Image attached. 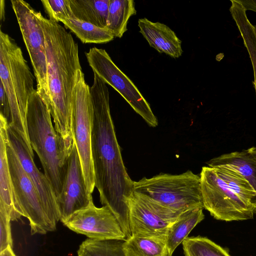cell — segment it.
<instances>
[{
	"mask_svg": "<svg viewBox=\"0 0 256 256\" xmlns=\"http://www.w3.org/2000/svg\"><path fill=\"white\" fill-rule=\"evenodd\" d=\"M10 216L5 212L0 211V252L8 246L12 247Z\"/></svg>",
	"mask_w": 256,
	"mask_h": 256,
	"instance_id": "cell-29",
	"label": "cell"
},
{
	"mask_svg": "<svg viewBox=\"0 0 256 256\" xmlns=\"http://www.w3.org/2000/svg\"><path fill=\"white\" fill-rule=\"evenodd\" d=\"M124 240H100L88 238L78 250V256H126L122 249Z\"/></svg>",
	"mask_w": 256,
	"mask_h": 256,
	"instance_id": "cell-25",
	"label": "cell"
},
{
	"mask_svg": "<svg viewBox=\"0 0 256 256\" xmlns=\"http://www.w3.org/2000/svg\"><path fill=\"white\" fill-rule=\"evenodd\" d=\"M255 214H256V210H255Z\"/></svg>",
	"mask_w": 256,
	"mask_h": 256,
	"instance_id": "cell-36",
	"label": "cell"
},
{
	"mask_svg": "<svg viewBox=\"0 0 256 256\" xmlns=\"http://www.w3.org/2000/svg\"><path fill=\"white\" fill-rule=\"evenodd\" d=\"M229 8L232 17L242 39L254 70L253 84L256 94V29L248 18L246 10L239 0H230Z\"/></svg>",
	"mask_w": 256,
	"mask_h": 256,
	"instance_id": "cell-19",
	"label": "cell"
},
{
	"mask_svg": "<svg viewBox=\"0 0 256 256\" xmlns=\"http://www.w3.org/2000/svg\"><path fill=\"white\" fill-rule=\"evenodd\" d=\"M0 20H4V1L0 0Z\"/></svg>",
	"mask_w": 256,
	"mask_h": 256,
	"instance_id": "cell-33",
	"label": "cell"
},
{
	"mask_svg": "<svg viewBox=\"0 0 256 256\" xmlns=\"http://www.w3.org/2000/svg\"><path fill=\"white\" fill-rule=\"evenodd\" d=\"M0 78L8 98L10 108V120L8 124L22 138L28 147L32 148L30 142L26 122L23 118L18 99L12 85L6 50L0 44Z\"/></svg>",
	"mask_w": 256,
	"mask_h": 256,
	"instance_id": "cell-18",
	"label": "cell"
},
{
	"mask_svg": "<svg viewBox=\"0 0 256 256\" xmlns=\"http://www.w3.org/2000/svg\"><path fill=\"white\" fill-rule=\"evenodd\" d=\"M182 244L185 256H230L225 249L206 237H188Z\"/></svg>",
	"mask_w": 256,
	"mask_h": 256,
	"instance_id": "cell-27",
	"label": "cell"
},
{
	"mask_svg": "<svg viewBox=\"0 0 256 256\" xmlns=\"http://www.w3.org/2000/svg\"><path fill=\"white\" fill-rule=\"evenodd\" d=\"M0 256H16L14 253L12 247L8 246L6 248L0 252Z\"/></svg>",
	"mask_w": 256,
	"mask_h": 256,
	"instance_id": "cell-32",
	"label": "cell"
},
{
	"mask_svg": "<svg viewBox=\"0 0 256 256\" xmlns=\"http://www.w3.org/2000/svg\"><path fill=\"white\" fill-rule=\"evenodd\" d=\"M56 200L62 223L76 212L94 205L92 195L87 190L75 144L68 160L62 190Z\"/></svg>",
	"mask_w": 256,
	"mask_h": 256,
	"instance_id": "cell-11",
	"label": "cell"
},
{
	"mask_svg": "<svg viewBox=\"0 0 256 256\" xmlns=\"http://www.w3.org/2000/svg\"><path fill=\"white\" fill-rule=\"evenodd\" d=\"M84 44H104L115 38L106 28H102L76 18H68L62 22Z\"/></svg>",
	"mask_w": 256,
	"mask_h": 256,
	"instance_id": "cell-24",
	"label": "cell"
},
{
	"mask_svg": "<svg viewBox=\"0 0 256 256\" xmlns=\"http://www.w3.org/2000/svg\"><path fill=\"white\" fill-rule=\"evenodd\" d=\"M37 16L45 38L48 106L56 130L72 147V96L78 72L82 70L78 45L71 34L58 22L44 18L40 12Z\"/></svg>",
	"mask_w": 256,
	"mask_h": 256,
	"instance_id": "cell-2",
	"label": "cell"
},
{
	"mask_svg": "<svg viewBox=\"0 0 256 256\" xmlns=\"http://www.w3.org/2000/svg\"><path fill=\"white\" fill-rule=\"evenodd\" d=\"M136 14L133 0H110L106 28L112 33L114 38H121L128 30L127 24L130 18Z\"/></svg>",
	"mask_w": 256,
	"mask_h": 256,
	"instance_id": "cell-23",
	"label": "cell"
},
{
	"mask_svg": "<svg viewBox=\"0 0 256 256\" xmlns=\"http://www.w3.org/2000/svg\"><path fill=\"white\" fill-rule=\"evenodd\" d=\"M138 26L149 45L160 53L172 58H178L183 50L182 41L168 26L160 22H152L144 18L138 20Z\"/></svg>",
	"mask_w": 256,
	"mask_h": 256,
	"instance_id": "cell-15",
	"label": "cell"
},
{
	"mask_svg": "<svg viewBox=\"0 0 256 256\" xmlns=\"http://www.w3.org/2000/svg\"><path fill=\"white\" fill-rule=\"evenodd\" d=\"M110 0H70V7L74 18L106 28Z\"/></svg>",
	"mask_w": 256,
	"mask_h": 256,
	"instance_id": "cell-22",
	"label": "cell"
},
{
	"mask_svg": "<svg viewBox=\"0 0 256 256\" xmlns=\"http://www.w3.org/2000/svg\"><path fill=\"white\" fill-rule=\"evenodd\" d=\"M63 224L90 238L126 240L117 218L106 206L94 205L72 214Z\"/></svg>",
	"mask_w": 256,
	"mask_h": 256,
	"instance_id": "cell-13",
	"label": "cell"
},
{
	"mask_svg": "<svg viewBox=\"0 0 256 256\" xmlns=\"http://www.w3.org/2000/svg\"><path fill=\"white\" fill-rule=\"evenodd\" d=\"M0 114L10 122V108L8 98L4 87L0 82Z\"/></svg>",
	"mask_w": 256,
	"mask_h": 256,
	"instance_id": "cell-30",
	"label": "cell"
},
{
	"mask_svg": "<svg viewBox=\"0 0 256 256\" xmlns=\"http://www.w3.org/2000/svg\"><path fill=\"white\" fill-rule=\"evenodd\" d=\"M85 54L94 74L116 90L150 126H158V120L150 104L133 82L114 62L105 50L93 47Z\"/></svg>",
	"mask_w": 256,
	"mask_h": 256,
	"instance_id": "cell-8",
	"label": "cell"
},
{
	"mask_svg": "<svg viewBox=\"0 0 256 256\" xmlns=\"http://www.w3.org/2000/svg\"><path fill=\"white\" fill-rule=\"evenodd\" d=\"M92 112L90 87L86 83L81 70L78 73L72 96V130L87 190L91 195L95 187L91 152Z\"/></svg>",
	"mask_w": 256,
	"mask_h": 256,
	"instance_id": "cell-5",
	"label": "cell"
},
{
	"mask_svg": "<svg viewBox=\"0 0 256 256\" xmlns=\"http://www.w3.org/2000/svg\"><path fill=\"white\" fill-rule=\"evenodd\" d=\"M52 117L48 106L35 89L30 96L26 112L28 138L56 198L62 190L73 146H69L58 133Z\"/></svg>",
	"mask_w": 256,
	"mask_h": 256,
	"instance_id": "cell-3",
	"label": "cell"
},
{
	"mask_svg": "<svg viewBox=\"0 0 256 256\" xmlns=\"http://www.w3.org/2000/svg\"><path fill=\"white\" fill-rule=\"evenodd\" d=\"M202 210L203 208H197L185 211L171 225L166 236L167 247L170 254H172L191 230L204 220Z\"/></svg>",
	"mask_w": 256,
	"mask_h": 256,
	"instance_id": "cell-21",
	"label": "cell"
},
{
	"mask_svg": "<svg viewBox=\"0 0 256 256\" xmlns=\"http://www.w3.org/2000/svg\"><path fill=\"white\" fill-rule=\"evenodd\" d=\"M230 189L244 200L256 206V192L243 176L225 168H214Z\"/></svg>",
	"mask_w": 256,
	"mask_h": 256,
	"instance_id": "cell-26",
	"label": "cell"
},
{
	"mask_svg": "<svg viewBox=\"0 0 256 256\" xmlns=\"http://www.w3.org/2000/svg\"><path fill=\"white\" fill-rule=\"evenodd\" d=\"M240 2L246 10L256 12V0H242Z\"/></svg>",
	"mask_w": 256,
	"mask_h": 256,
	"instance_id": "cell-31",
	"label": "cell"
},
{
	"mask_svg": "<svg viewBox=\"0 0 256 256\" xmlns=\"http://www.w3.org/2000/svg\"><path fill=\"white\" fill-rule=\"evenodd\" d=\"M166 256H172V254H170L169 252Z\"/></svg>",
	"mask_w": 256,
	"mask_h": 256,
	"instance_id": "cell-34",
	"label": "cell"
},
{
	"mask_svg": "<svg viewBox=\"0 0 256 256\" xmlns=\"http://www.w3.org/2000/svg\"><path fill=\"white\" fill-rule=\"evenodd\" d=\"M134 191L176 210L204 208L200 176L190 170L180 174H160L134 181Z\"/></svg>",
	"mask_w": 256,
	"mask_h": 256,
	"instance_id": "cell-4",
	"label": "cell"
},
{
	"mask_svg": "<svg viewBox=\"0 0 256 256\" xmlns=\"http://www.w3.org/2000/svg\"><path fill=\"white\" fill-rule=\"evenodd\" d=\"M41 2L51 20L58 22L66 18H74L70 0H42Z\"/></svg>",
	"mask_w": 256,
	"mask_h": 256,
	"instance_id": "cell-28",
	"label": "cell"
},
{
	"mask_svg": "<svg viewBox=\"0 0 256 256\" xmlns=\"http://www.w3.org/2000/svg\"><path fill=\"white\" fill-rule=\"evenodd\" d=\"M6 144L14 204L16 212L29 220L31 234H44L55 230L56 224L47 214L34 184L7 140Z\"/></svg>",
	"mask_w": 256,
	"mask_h": 256,
	"instance_id": "cell-6",
	"label": "cell"
},
{
	"mask_svg": "<svg viewBox=\"0 0 256 256\" xmlns=\"http://www.w3.org/2000/svg\"><path fill=\"white\" fill-rule=\"evenodd\" d=\"M5 134L7 142L34 184L47 214L56 224L60 217L56 197L46 175L39 170L34 164L33 150L28 146L21 136L10 126L8 122L5 124Z\"/></svg>",
	"mask_w": 256,
	"mask_h": 256,
	"instance_id": "cell-12",
	"label": "cell"
},
{
	"mask_svg": "<svg viewBox=\"0 0 256 256\" xmlns=\"http://www.w3.org/2000/svg\"><path fill=\"white\" fill-rule=\"evenodd\" d=\"M200 176L204 208L214 218L227 222L253 218L256 206L230 189L214 168L203 166Z\"/></svg>",
	"mask_w": 256,
	"mask_h": 256,
	"instance_id": "cell-7",
	"label": "cell"
},
{
	"mask_svg": "<svg viewBox=\"0 0 256 256\" xmlns=\"http://www.w3.org/2000/svg\"><path fill=\"white\" fill-rule=\"evenodd\" d=\"M254 27H255V28L256 29V25H254Z\"/></svg>",
	"mask_w": 256,
	"mask_h": 256,
	"instance_id": "cell-35",
	"label": "cell"
},
{
	"mask_svg": "<svg viewBox=\"0 0 256 256\" xmlns=\"http://www.w3.org/2000/svg\"><path fill=\"white\" fill-rule=\"evenodd\" d=\"M7 120L0 115V211L4 212L11 220H16L20 216L16 211L7 155L5 124Z\"/></svg>",
	"mask_w": 256,
	"mask_h": 256,
	"instance_id": "cell-17",
	"label": "cell"
},
{
	"mask_svg": "<svg viewBox=\"0 0 256 256\" xmlns=\"http://www.w3.org/2000/svg\"><path fill=\"white\" fill-rule=\"evenodd\" d=\"M0 44L6 50L11 80L16 94L22 116L26 121L28 100L35 90L34 88V77L24 58L21 48L14 39L1 29Z\"/></svg>",
	"mask_w": 256,
	"mask_h": 256,
	"instance_id": "cell-14",
	"label": "cell"
},
{
	"mask_svg": "<svg viewBox=\"0 0 256 256\" xmlns=\"http://www.w3.org/2000/svg\"><path fill=\"white\" fill-rule=\"evenodd\" d=\"M128 204L132 235L167 236L171 225L184 212L170 208L134 191L128 199Z\"/></svg>",
	"mask_w": 256,
	"mask_h": 256,
	"instance_id": "cell-10",
	"label": "cell"
},
{
	"mask_svg": "<svg viewBox=\"0 0 256 256\" xmlns=\"http://www.w3.org/2000/svg\"><path fill=\"white\" fill-rule=\"evenodd\" d=\"M90 92L93 105L91 152L95 187L102 206L117 218L126 239L132 236L128 201L134 181L124 165L110 107L106 84L94 74Z\"/></svg>",
	"mask_w": 256,
	"mask_h": 256,
	"instance_id": "cell-1",
	"label": "cell"
},
{
	"mask_svg": "<svg viewBox=\"0 0 256 256\" xmlns=\"http://www.w3.org/2000/svg\"><path fill=\"white\" fill-rule=\"evenodd\" d=\"M37 83L36 90L48 106V90L45 38L37 12L23 0H11Z\"/></svg>",
	"mask_w": 256,
	"mask_h": 256,
	"instance_id": "cell-9",
	"label": "cell"
},
{
	"mask_svg": "<svg viewBox=\"0 0 256 256\" xmlns=\"http://www.w3.org/2000/svg\"><path fill=\"white\" fill-rule=\"evenodd\" d=\"M206 164L212 168H225L238 173L248 180L256 192V146L222 154Z\"/></svg>",
	"mask_w": 256,
	"mask_h": 256,
	"instance_id": "cell-16",
	"label": "cell"
},
{
	"mask_svg": "<svg viewBox=\"0 0 256 256\" xmlns=\"http://www.w3.org/2000/svg\"><path fill=\"white\" fill-rule=\"evenodd\" d=\"M122 249L126 256H166L169 252L166 236L132 234L124 240Z\"/></svg>",
	"mask_w": 256,
	"mask_h": 256,
	"instance_id": "cell-20",
	"label": "cell"
}]
</instances>
